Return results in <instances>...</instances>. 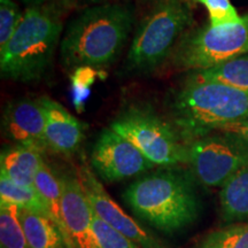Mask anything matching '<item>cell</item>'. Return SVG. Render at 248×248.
I'll return each mask as SVG.
<instances>
[{"mask_svg":"<svg viewBox=\"0 0 248 248\" xmlns=\"http://www.w3.org/2000/svg\"><path fill=\"white\" fill-rule=\"evenodd\" d=\"M18 216L29 248H68L60 229L49 217L26 208H20Z\"/></svg>","mask_w":248,"mask_h":248,"instance_id":"15","label":"cell"},{"mask_svg":"<svg viewBox=\"0 0 248 248\" xmlns=\"http://www.w3.org/2000/svg\"><path fill=\"white\" fill-rule=\"evenodd\" d=\"M1 128L5 137L26 146L43 152L46 148V116L39 99L21 98L11 101L2 114Z\"/></svg>","mask_w":248,"mask_h":248,"instance_id":"11","label":"cell"},{"mask_svg":"<svg viewBox=\"0 0 248 248\" xmlns=\"http://www.w3.org/2000/svg\"><path fill=\"white\" fill-rule=\"evenodd\" d=\"M133 21L131 6L120 2H106L84 9L71 21L62 37V64L67 69L109 66L125 45Z\"/></svg>","mask_w":248,"mask_h":248,"instance_id":"1","label":"cell"},{"mask_svg":"<svg viewBox=\"0 0 248 248\" xmlns=\"http://www.w3.org/2000/svg\"><path fill=\"white\" fill-rule=\"evenodd\" d=\"M191 75L233 86L248 93V54L207 70L194 71Z\"/></svg>","mask_w":248,"mask_h":248,"instance_id":"17","label":"cell"},{"mask_svg":"<svg viewBox=\"0 0 248 248\" xmlns=\"http://www.w3.org/2000/svg\"><path fill=\"white\" fill-rule=\"evenodd\" d=\"M91 164L98 175L109 183L133 177L155 166L137 147L110 128L105 129L95 141Z\"/></svg>","mask_w":248,"mask_h":248,"instance_id":"9","label":"cell"},{"mask_svg":"<svg viewBox=\"0 0 248 248\" xmlns=\"http://www.w3.org/2000/svg\"><path fill=\"white\" fill-rule=\"evenodd\" d=\"M169 108L175 129L188 145L217 126L248 120V93L190 75L173 91Z\"/></svg>","mask_w":248,"mask_h":248,"instance_id":"2","label":"cell"},{"mask_svg":"<svg viewBox=\"0 0 248 248\" xmlns=\"http://www.w3.org/2000/svg\"><path fill=\"white\" fill-rule=\"evenodd\" d=\"M187 163L201 184L222 187L248 167V141L229 133L212 132L187 145Z\"/></svg>","mask_w":248,"mask_h":248,"instance_id":"8","label":"cell"},{"mask_svg":"<svg viewBox=\"0 0 248 248\" xmlns=\"http://www.w3.org/2000/svg\"><path fill=\"white\" fill-rule=\"evenodd\" d=\"M207 8L209 13V24L221 27L240 22L243 16L238 14L230 0H194Z\"/></svg>","mask_w":248,"mask_h":248,"instance_id":"23","label":"cell"},{"mask_svg":"<svg viewBox=\"0 0 248 248\" xmlns=\"http://www.w3.org/2000/svg\"><path fill=\"white\" fill-rule=\"evenodd\" d=\"M144 1H153V2H156V1H159V0H144Z\"/></svg>","mask_w":248,"mask_h":248,"instance_id":"29","label":"cell"},{"mask_svg":"<svg viewBox=\"0 0 248 248\" xmlns=\"http://www.w3.org/2000/svg\"><path fill=\"white\" fill-rule=\"evenodd\" d=\"M248 53V13L240 22L188 30L171 53V63L181 70L201 71Z\"/></svg>","mask_w":248,"mask_h":248,"instance_id":"6","label":"cell"},{"mask_svg":"<svg viewBox=\"0 0 248 248\" xmlns=\"http://www.w3.org/2000/svg\"><path fill=\"white\" fill-rule=\"evenodd\" d=\"M109 128L129 140L155 166L172 167L187 162V145L177 130L144 107H131L120 114Z\"/></svg>","mask_w":248,"mask_h":248,"instance_id":"7","label":"cell"},{"mask_svg":"<svg viewBox=\"0 0 248 248\" xmlns=\"http://www.w3.org/2000/svg\"><path fill=\"white\" fill-rule=\"evenodd\" d=\"M62 214L75 248H100L92 230L93 209L78 177L62 175Z\"/></svg>","mask_w":248,"mask_h":248,"instance_id":"12","label":"cell"},{"mask_svg":"<svg viewBox=\"0 0 248 248\" xmlns=\"http://www.w3.org/2000/svg\"><path fill=\"white\" fill-rule=\"evenodd\" d=\"M39 101L46 116V147L62 155L75 153L84 138V124L53 99L42 97Z\"/></svg>","mask_w":248,"mask_h":248,"instance_id":"13","label":"cell"},{"mask_svg":"<svg viewBox=\"0 0 248 248\" xmlns=\"http://www.w3.org/2000/svg\"><path fill=\"white\" fill-rule=\"evenodd\" d=\"M197 248H248V223L210 232Z\"/></svg>","mask_w":248,"mask_h":248,"instance_id":"20","label":"cell"},{"mask_svg":"<svg viewBox=\"0 0 248 248\" xmlns=\"http://www.w3.org/2000/svg\"><path fill=\"white\" fill-rule=\"evenodd\" d=\"M106 1H108V0H89V2H91V4H97V5L105 4Z\"/></svg>","mask_w":248,"mask_h":248,"instance_id":"28","label":"cell"},{"mask_svg":"<svg viewBox=\"0 0 248 248\" xmlns=\"http://www.w3.org/2000/svg\"><path fill=\"white\" fill-rule=\"evenodd\" d=\"M22 17L23 14L14 0H0V48L7 45Z\"/></svg>","mask_w":248,"mask_h":248,"instance_id":"22","label":"cell"},{"mask_svg":"<svg viewBox=\"0 0 248 248\" xmlns=\"http://www.w3.org/2000/svg\"><path fill=\"white\" fill-rule=\"evenodd\" d=\"M219 204L225 222L248 218V167L224 183L219 192Z\"/></svg>","mask_w":248,"mask_h":248,"instance_id":"16","label":"cell"},{"mask_svg":"<svg viewBox=\"0 0 248 248\" xmlns=\"http://www.w3.org/2000/svg\"><path fill=\"white\" fill-rule=\"evenodd\" d=\"M40 153L35 148L21 145L2 151L0 157L1 173L17 185L35 187L36 175L44 162Z\"/></svg>","mask_w":248,"mask_h":248,"instance_id":"14","label":"cell"},{"mask_svg":"<svg viewBox=\"0 0 248 248\" xmlns=\"http://www.w3.org/2000/svg\"><path fill=\"white\" fill-rule=\"evenodd\" d=\"M0 198H1V202L16 204L20 208L32 210L51 218L47 206L36 187L17 185L4 173L0 175Z\"/></svg>","mask_w":248,"mask_h":248,"instance_id":"18","label":"cell"},{"mask_svg":"<svg viewBox=\"0 0 248 248\" xmlns=\"http://www.w3.org/2000/svg\"><path fill=\"white\" fill-rule=\"evenodd\" d=\"M190 0H159L135 32L125 60V70L147 74L171 55L179 39L193 23Z\"/></svg>","mask_w":248,"mask_h":248,"instance_id":"5","label":"cell"},{"mask_svg":"<svg viewBox=\"0 0 248 248\" xmlns=\"http://www.w3.org/2000/svg\"><path fill=\"white\" fill-rule=\"evenodd\" d=\"M21 2L28 7H33V6H40L45 4L46 0H21Z\"/></svg>","mask_w":248,"mask_h":248,"instance_id":"26","label":"cell"},{"mask_svg":"<svg viewBox=\"0 0 248 248\" xmlns=\"http://www.w3.org/2000/svg\"><path fill=\"white\" fill-rule=\"evenodd\" d=\"M18 212L16 204L0 202V248H29Z\"/></svg>","mask_w":248,"mask_h":248,"instance_id":"19","label":"cell"},{"mask_svg":"<svg viewBox=\"0 0 248 248\" xmlns=\"http://www.w3.org/2000/svg\"><path fill=\"white\" fill-rule=\"evenodd\" d=\"M95 73L94 68L90 67H80L74 71L73 77V95L74 102L77 107H82L84 101L88 98L90 92V86L94 82Z\"/></svg>","mask_w":248,"mask_h":248,"instance_id":"24","label":"cell"},{"mask_svg":"<svg viewBox=\"0 0 248 248\" xmlns=\"http://www.w3.org/2000/svg\"><path fill=\"white\" fill-rule=\"evenodd\" d=\"M213 132L229 133V135L237 136V137L248 141V120L223 124V125L217 126Z\"/></svg>","mask_w":248,"mask_h":248,"instance_id":"25","label":"cell"},{"mask_svg":"<svg viewBox=\"0 0 248 248\" xmlns=\"http://www.w3.org/2000/svg\"><path fill=\"white\" fill-rule=\"evenodd\" d=\"M92 230L100 248H141L121 232L111 228L94 212L92 217Z\"/></svg>","mask_w":248,"mask_h":248,"instance_id":"21","label":"cell"},{"mask_svg":"<svg viewBox=\"0 0 248 248\" xmlns=\"http://www.w3.org/2000/svg\"><path fill=\"white\" fill-rule=\"evenodd\" d=\"M123 199L140 218L167 233L192 224L200 212L193 182L187 173L177 169L139 178L126 187Z\"/></svg>","mask_w":248,"mask_h":248,"instance_id":"3","label":"cell"},{"mask_svg":"<svg viewBox=\"0 0 248 248\" xmlns=\"http://www.w3.org/2000/svg\"><path fill=\"white\" fill-rule=\"evenodd\" d=\"M73 1L74 0H53L52 4H54L57 7L61 9L62 7H67V6H69Z\"/></svg>","mask_w":248,"mask_h":248,"instance_id":"27","label":"cell"},{"mask_svg":"<svg viewBox=\"0 0 248 248\" xmlns=\"http://www.w3.org/2000/svg\"><path fill=\"white\" fill-rule=\"evenodd\" d=\"M91 207L97 215L141 248H166L159 240L141 228L107 193L101 183L88 166H82L77 173Z\"/></svg>","mask_w":248,"mask_h":248,"instance_id":"10","label":"cell"},{"mask_svg":"<svg viewBox=\"0 0 248 248\" xmlns=\"http://www.w3.org/2000/svg\"><path fill=\"white\" fill-rule=\"evenodd\" d=\"M191 1H193V2H194V0H191Z\"/></svg>","mask_w":248,"mask_h":248,"instance_id":"30","label":"cell"},{"mask_svg":"<svg viewBox=\"0 0 248 248\" xmlns=\"http://www.w3.org/2000/svg\"><path fill=\"white\" fill-rule=\"evenodd\" d=\"M62 31L61 9L52 2L28 7L5 47L0 48L2 78L31 83L51 66Z\"/></svg>","mask_w":248,"mask_h":248,"instance_id":"4","label":"cell"}]
</instances>
